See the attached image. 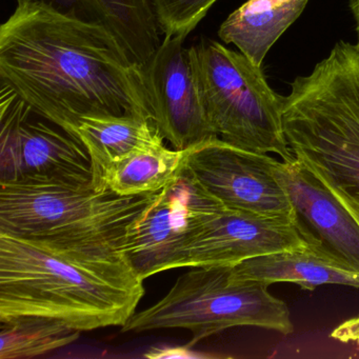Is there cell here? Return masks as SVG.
Wrapping results in <instances>:
<instances>
[{
	"label": "cell",
	"mask_w": 359,
	"mask_h": 359,
	"mask_svg": "<svg viewBox=\"0 0 359 359\" xmlns=\"http://www.w3.org/2000/svg\"><path fill=\"white\" fill-rule=\"evenodd\" d=\"M47 4L88 22L104 25L142 66L161 45V30L150 0H18Z\"/></svg>",
	"instance_id": "obj_13"
},
{
	"label": "cell",
	"mask_w": 359,
	"mask_h": 359,
	"mask_svg": "<svg viewBox=\"0 0 359 359\" xmlns=\"http://www.w3.org/2000/svg\"><path fill=\"white\" fill-rule=\"evenodd\" d=\"M153 194L121 196L112 191L57 182H0V234L20 238L123 239Z\"/></svg>",
	"instance_id": "obj_6"
},
{
	"label": "cell",
	"mask_w": 359,
	"mask_h": 359,
	"mask_svg": "<svg viewBox=\"0 0 359 359\" xmlns=\"http://www.w3.org/2000/svg\"><path fill=\"white\" fill-rule=\"evenodd\" d=\"M184 36H165L146 64L144 81L153 123L176 150L218 137L210 125L195 86Z\"/></svg>",
	"instance_id": "obj_11"
},
{
	"label": "cell",
	"mask_w": 359,
	"mask_h": 359,
	"mask_svg": "<svg viewBox=\"0 0 359 359\" xmlns=\"http://www.w3.org/2000/svg\"><path fill=\"white\" fill-rule=\"evenodd\" d=\"M123 241L0 234V323L37 315L81 332L123 327L144 295Z\"/></svg>",
	"instance_id": "obj_2"
},
{
	"label": "cell",
	"mask_w": 359,
	"mask_h": 359,
	"mask_svg": "<svg viewBox=\"0 0 359 359\" xmlns=\"http://www.w3.org/2000/svg\"><path fill=\"white\" fill-rule=\"evenodd\" d=\"M275 176L293 209L292 224L306 251L325 264L359 273V224L297 159L277 161Z\"/></svg>",
	"instance_id": "obj_10"
},
{
	"label": "cell",
	"mask_w": 359,
	"mask_h": 359,
	"mask_svg": "<svg viewBox=\"0 0 359 359\" xmlns=\"http://www.w3.org/2000/svg\"><path fill=\"white\" fill-rule=\"evenodd\" d=\"M165 36H188L218 0H150Z\"/></svg>",
	"instance_id": "obj_19"
},
{
	"label": "cell",
	"mask_w": 359,
	"mask_h": 359,
	"mask_svg": "<svg viewBox=\"0 0 359 359\" xmlns=\"http://www.w3.org/2000/svg\"><path fill=\"white\" fill-rule=\"evenodd\" d=\"M189 149H169L163 142L137 151L109 170L104 190L121 196L158 192L184 170Z\"/></svg>",
	"instance_id": "obj_17"
},
{
	"label": "cell",
	"mask_w": 359,
	"mask_h": 359,
	"mask_svg": "<svg viewBox=\"0 0 359 359\" xmlns=\"http://www.w3.org/2000/svg\"><path fill=\"white\" fill-rule=\"evenodd\" d=\"M0 182L41 180L93 188L91 161L81 140L34 111L11 88L0 91Z\"/></svg>",
	"instance_id": "obj_8"
},
{
	"label": "cell",
	"mask_w": 359,
	"mask_h": 359,
	"mask_svg": "<svg viewBox=\"0 0 359 359\" xmlns=\"http://www.w3.org/2000/svg\"><path fill=\"white\" fill-rule=\"evenodd\" d=\"M239 279L266 285L291 283L313 291L323 285H341L359 289V273L348 272L321 262L306 251H281L243 260L233 266Z\"/></svg>",
	"instance_id": "obj_16"
},
{
	"label": "cell",
	"mask_w": 359,
	"mask_h": 359,
	"mask_svg": "<svg viewBox=\"0 0 359 359\" xmlns=\"http://www.w3.org/2000/svg\"><path fill=\"white\" fill-rule=\"evenodd\" d=\"M309 0H247L222 22L218 36L262 67L271 48L302 15Z\"/></svg>",
	"instance_id": "obj_15"
},
{
	"label": "cell",
	"mask_w": 359,
	"mask_h": 359,
	"mask_svg": "<svg viewBox=\"0 0 359 359\" xmlns=\"http://www.w3.org/2000/svg\"><path fill=\"white\" fill-rule=\"evenodd\" d=\"M195 86L216 135L237 148L295 159L283 130V96L241 52L203 39L189 48Z\"/></svg>",
	"instance_id": "obj_5"
},
{
	"label": "cell",
	"mask_w": 359,
	"mask_h": 359,
	"mask_svg": "<svg viewBox=\"0 0 359 359\" xmlns=\"http://www.w3.org/2000/svg\"><path fill=\"white\" fill-rule=\"evenodd\" d=\"M0 359L32 358L72 344L79 330L51 317L24 315L0 323Z\"/></svg>",
	"instance_id": "obj_18"
},
{
	"label": "cell",
	"mask_w": 359,
	"mask_h": 359,
	"mask_svg": "<svg viewBox=\"0 0 359 359\" xmlns=\"http://www.w3.org/2000/svg\"><path fill=\"white\" fill-rule=\"evenodd\" d=\"M306 251L291 222L226 209L214 216L182 254L177 268L234 266L281 251Z\"/></svg>",
	"instance_id": "obj_12"
},
{
	"label": "cell",
	"mask_w": 359,
	"mask_h": 359,
	"mask_svg": "<svg viewBox=\"0 0 359 359\" xmlns=\"http://www.w3.org/2000/svg\"><path fill=\"white\" fill-rule=\"evenodd\" d=\"M0 81L77 140L88 117L153 121L142 66L117 37L47 4L18 3L0 26Z\"/></svg>",
	"instance_id": "obj_1"
},
{
	"label": "cell",
	"mask_w": 359,
	"mask_h": 359,
	"mask_svg": "<svg viewBox=\"0 0 359 359\" xmlns=\"http://www.w3.org/2000/svg\"><path fill=\"white\" fill-rule=\"evenodd\" d=\"M77 136L89 154L93 188L98 192L107 191L104 178L113 165L165 140L152 121L131 116L88 117L81 121Z\"/></svg>",
	"instance_id": "obj_14"
},
{
	"label": "cell",
	"mask_w": 359,
	"mask_h": 359,
	"mask_svg": "<svg viewBox=\"0 0 359 359\" xmlns=\"http://www.w3.org/2000/svg\"><path fill=\"white\" fill-rule=\"evenodd\" d=\"M228 208L186 169L152 199L128 226L123 247L142 279L177 268L203 226Z\"/></svg>",
	"instance_id": "obj_7"
},
{
	"label": "cell",
	"mask_w": 359,
	"mask_h": 359,
	"mask_svg": "<svg viewBox=\"0 0 359 359\" xmlns=\"http://www.w3.org/2000/svg\"><path fill=\"white\" fill-rule=\"evenodd\" d=\"M277 161L214 137L189 149L186 169L228 209L292 222L291 203L275 176Z\"/></svg>",
	"instance_id": "obj_9"
},
{
	"label": "cell",
	"mask_w": 359,
	"mask_h": 359,
	"mask_svg": "<svg viewBox=\"0 0 359 359\" xmlns=\"http://www.w3.org/2000/svg\"><path fill=\"white\" fill-rule=\"evenodd\" d=\"M190 269L161 299L134 313L121 332L186 329L193 335L190 348L203 338L235 327L293 333L289 308L270 294L266 283L237 278L233 266Z\"/></svg>",
	"instance_id": "obj_4"
},
{
	"label": "cell",
	"mask_w": 359,
	"mask_h": 359,
	"mask_svg": "<svg viewBox=\"0 0 359 359\" xmlns=\"http://www.w3.org/2000/svg\"><path fill=\"white\" fill-rule=\"evenodd\" d=\"M351 13L356 22L357 45L359 46V0H348Z\"/></svg>",
	"instance_id": "obj_20"
},
{
	"label": "cell",
	"mask_w": 359,
	"mask_h": 359,
	"mask_svg": "<svg viewBox=\"0 0 359 359\" xmlns=\"http://www.w3.org/2000/svg\"><path fill=\"white\" fill-rule=\"evenodd\" d=\"M283 130L302 161L359 224V46L339 41L283 96Z\"/></svg>",
	"instance_id": "obj_3"
}]
</instances>
